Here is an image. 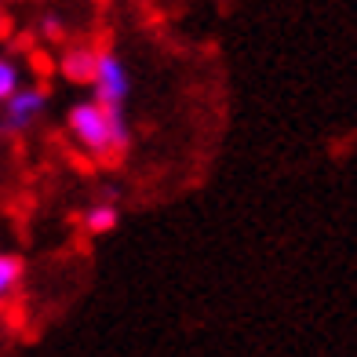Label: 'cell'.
Listing matches in <instances>:
<instances>
[{
    "label": "cell",
    "mask_w": 357,
    "mask_h": 357,
    "mask_svg": "<svg viewBox=\"0 0 357 357\" xmlns=\"http://www.w3.org/2000/svg\"><path fill=\"white\" fill-rule=\"evenodd\" d=\"M66 132H70V139L80 146V150L91 153V157H99V160H117L128 146H132L124 109H106L99 102H77V106H70Z\"/></svg>",
    "instance_id": "obj_1"
},
{
    "label": "cell",
    "mask_w": 357,
    "mask_h": 357,
    "mask_svg": "<svg viewBox=\"0 0 357 357\" xmlns=\"http://www.w3.org/2000/svg\"><path fill=\"white\" fill-rule=\"evenodd\" d=\"M91 91L95 99L106 109H124L128 95H132V73H128L124 59L109 47H99V59H95V77H91Z\"/></svg>",
    "instance_id": "obj_2"
},
{
    "label": "cell",
    "mask_w": 357,
    "mask_h": 357,
    "mask_svg": "<svg viewBox=\"0 0 357 357\" xmlns=\"http://www.w3.org/2000/svg\"><path fill=\"white\" fill-rule=\"evenodd\" d=\"M47 99H52V95H47L44 84H19L4 102H0L4 106L0 128H4V132H26V128L47 109Z\"/></svg>",
    "instance_id": "obj_3"
},
{
    "label": "cell",
    "mask_w": 357,
    "mask_h": 357,
    "mask_svg": "<svg viewBox=\"0 0 357 357\" xmlns=\"http://www.w3.org/2000/svg\"><path fill=\"white\" fill-rule=\"evenodd\" d=\"M95 59H99V52L88 44H73L62 52L59 59V73L73 80V84H91V77H95Z\"/></svg>",
    "instance_id": "obj_4"
},
{
    "label": "cell",
    "mask_w": 357,
    "mask_h": 357,
    "mask_svg": "<svg viewBox=\"0 0 357 357\" xmlns=\"http://www.w3.org/2000/svg\"><path fill=\"white\" fill-rule=\"evenodd\" d=\"M117 222H121V215H117V208H113L109 201L91 204L88 212H84V230H88V234H95V237L113 234V230H117Z\"/></svg>",
    "instance_id": "obj_5"
},
{
    "label": "cell",
    "mask_w": 357,
    "mask_h": 357,
    "mask_svg": "<svg viewBox=\"0 0 357 357\" xmlns=\"http://www.w3.org/2000/svg\"><path fill=\"white\" fill-rule=\"evenodd\" d=\"M22 273H26V266H22V259H19V255L0 252V303H8L15 291H19Z\"/></svg>",
    "instance_id": "obj_6"
},
{
    "label": "cell",
    "mask_w": 357,
    "mask_h": 357,
    "mask_svg": "<svg viewBox=\"0 0 357 357\" xmlns=\"http://www.w3.org/2000/svg\"><path fill=\"white\" fill-rule=\"evenodd\" d=\"M22 84V70H19V62L8 59V55H0V102L8 99V95Z\"/></svg>",
    "instance_id": "obj_7"
},
{
    "label": "cell",
    "mask_w": 357,
    "mask_h": 357,
    "mask_svg": "<svg viewBox=\"0 0 357 357\" xmlns=\"http://www.w3.org/2000/svg\"><path fill=\"white\" fill-rule=\"evenodd\" d=\"M37 29H40V37H44V40H62V37H66V22H62L59 15H52V11H47L44 19H40Z\"/></svg>",
    "instance_id": "obj_8"
},
{
    "label": "cell",
    "mask_w": 357,
    "mask_h": 357,
    "mask_svg": "<svg viewBox=\"0 0 357 357\" xmlns=\"http://www.w3.org/2000/svg\"><path fill=\"white\" fill-rule=\"evenodd\" d=\"M0 135H4V128H0Z\"/></svg>",
    "instance_id": "obj_9"
}]
</instances>
